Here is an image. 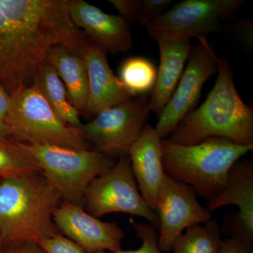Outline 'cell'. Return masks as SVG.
<instances>
[{
    "mask_svg": "<svg viewBox=\"0 0 253 253\" xmlns=\"http://www.w3.org/2000/svg\"><path fill=\"white\" fill-rule=\"evenodd\" d=\"M218 76L206 101L179 122L166 140L189 146L210 138L253 144V110L243 101L225 56L218 57Z\"/></svg>",
    "mask_w": 253,
    "mask_h": 253,
    "instance_id": "6da1fadb",
    "label": "cell"
},
{
    "mask_svg": "<svg viewBox=\"0 0 253 253\" xmlns=\"http://www.w3.org/2000/svg\"><path fill=\"white\" fill-rule=\"evenodd\" d=\"M62 197L41 172L0 180V234L4 246L59 234L53 214Z\"/></svg>",
    "mask_w": 253,
    "mask_h": 253,
    "instance_id": "7a4b0ae2",
    "label": "cell"
},
{
    "mask_svg": "<svg viewBox=\"0 0 253 253\" xmlns=\"http://www.w3.org/2000/svg\"><path fill=\"white\" fill-rule=\"evenodd\" d=\"M161 149L165 173L209 202L225 189L231 166L252 151L253 144L214 137L182 146L162 139Z\"/></svg>",
    "mask_w": 253,
    "mask_h": 253,
    "instance_id": "3957f363",
    "label": "cell"
},
{
    "mask_svg": "<svg viewBox=\"0 0 253 253\" xmlns=\"http://www.w3.org/2000/svg\"><path fill=\"white\" fill-rule=\"evenodd\" d=\"M10 139L33 145L91 150L79 130L63 123L33 83L10 95L6 119Z\"/></svg>",
    "mask_w": 253,
    "mask_h": 253,
    "instance_id": "277c9868",
    "label": "cell"
},
{
    "mask_svg": "<svg viewBox=\"0 0 253 253\" xmlns=\"http://www.w3.org/2000/svg\"><path fill=\"white\" fill-rule=\"evenodd\" d=\"M17 142L36 161L43 175L59 191L63 200L81 208L91 181L109 171L116 162L94 149Z\"/></svg>",
    "mask_w": 253,
    "mask_h": 253,
    "instance_id": "5b68a950",
    "label": "cell"
},
{
    "mask_svg": "<svg viewBox=\"0 0 253 253\" xmlns=\"http://www.w3.org/2000/svg\"><path fill=\"white\" fill-rule=\"evenodd\" d=\"M244 0H183L146 28L154 41H190L222 30Z\"/></svg>",
    "mask_w": 253,
    "mask_h": 253,
    "instance_id": "8992f818",
    "label": "cell"
},
{
    "mask_svg": "<svg viewBox=\"0 0 253 253\" xmlns=\"http://www.w3.org/2000/svg\"><path fill=\"white\" fill-rule=\"evenodd\" d=\"M83 208L96 218L117 212L139 216L158 229L157 214L139 192L128 154L118 158L109 171L91 181L84 194Z\"/></svg>",
    "mask_w": 253,
    "mask_h": 253,
    "instance_id": "52a82bcc",
    "label": "cell"
},
{
    "mask_svg": "<svg viewBox=\"0 0 253 253\" xmlns=\"http://www.w3.org/2000/svg\"><path fill=\"white\" fill-rule=\"evenodd\" d=\"M149 99V95H144L101 111L92 121L83 125L80 133L95 151L113 159L128 154L147 124Z\"/></svg>",
    "mask_w": 253,
    "mask_h": 253,
    "instance_id": "ba28073f",
    "label": "cell"
},
{
    "mask_svg": "<svg viewBox=\"0 0 253 253\" xmlns=\"http://www.w3.org/2000/svg\"><path fill=\"white\" fill-rule=\"evenodd\" d=\"M198 41L172 97L158 116L155 128L161 139L168 137L181 120L194 110L204 84L218 72V57L207 38H199Z\"/></svg>",
    "mask_w": 253,
    "mask_h": 253,
    "instance_id": "9c48e42d",
    "label": "cell"
},
{
    "mask_svg": "<svg viewBox=\"0 0 253 253\" xmlns=\"http://www.w3.org/2000/svg\"><path fill=\"white\" fill-rule=\"evenodd\" d=\"M155 212L158 218V246L162 253L172 251L175 240L188 228L212 219L200 204L191 186L165 174L158 191Z\"/></svg>",
    "mask_w": 253,
    "mask_h": 253,
    "instance_id": "30bf717a",
    "label": "cell"
},
{
    "mask_svg": "<svg viewBox=\"0 0 253 253\" xmlns=\"http://www.w3.org/2000/svg\"><path fill=\"white\" fill-rule=\"evenodd\" d=\"M58 231L86 253L122 250L124 231L116 222L100 220L85 210L62 200L53 214Z\"/></svg>",
    "mask_w": 253,
    "mask_h": 253,
    "instance_id": "8fae6325",
    "label": "cell"
},
{
    "mask_svg": "<svg viewBox=\"0 0 253 253\" xmlns=\"http://www.w3.org/2000/svg\"><path fill=\"white\" fill-rule=\"evenodd\" d=\"M237 206L238 212L228 215L221 231L231 236L253 243V163L251 160L239 159L229 171L225 189L210 201L211 212L226 206Z\"/></svg>",
    "mask_w": 253,
    "mask_h": 253,
    "instance_id": "7c38bea8",
    "label": "cell"
},
{
    "mask_svg": "<svg viewBox=\"0 0 253 253\" xmlns=\"http://www.w3.org/2000/svg\"><path fill=\"white\" fill-rule=\"evenodd\" d=\"M89 78V99L83 115L94 116L101 111L133 99L108 62L107 52L86 38L79 51Z\"/></svg>",
    "mask_w": 253,
    "mask_h": 253,
    "instance_id": "4fadbf2b",
    "label": "cell"
},
{
    "mask_svg": "<svg viewBox=\"0 0 253 253\" xmlns=\"http://www.w3.org/2000/svg\"><path fill=\"white\" fill-rule=\"evenodd\" d=\"M68 13L73 24L106 52L118 54L131 49L129 25L121 16L106 14L83 0H68Z\"/></svg>",
    "mask_w": 253,
    "mask_h": 253,
    "instance_id": "5bb4252c",
    "label": "cell"
},
{
    "mask_svg": "<svg viewBox=\"0 0 253 253\" xmlns=\"http://www.w3.org/2000/svg\"><path fill=\"white\" fill-rule=\"evenodd\" d=\"M161 140L156 128L147 123L128 151L138 189L145 202L153 211L166 174Z\"/></svg>",
    "mask_w": 253,
    "mask_h": 253,
    "instance_id": "9a60e30c",
    "label": "cell"
},
{
    "mask_svg": "<svg viewBox=\"0 0 253 253\" xmlns=\"http://www.w3.org/2000/svg\"><path fill=\"white\" fill-rule=\"evenodd\" d=\"M160 64L149 99L151 112L160 116L172 97L194 46L190 41L159 40Z\"/></svg>",
    "mask_w": 253,
    "mask_h": 253,
    "instance_id": "2e32d148",
    "label": "cell"
},
{
    "mask_svg": "<svg viewBox=\"0 0 253 253\" xmlns=\"http://www.w3.org/2000/svg\"><path fill=\"white\" fill-rule=\"evenodd\" d=\"M46 62L54 68L66 86L71 104L84 114L89 99V78L84 60L60 44L50 50Z\"/></svg>",
    "mask_w": 253,
    "mask_h": 253,
    "instance_id": "e0dca14e",
    "label": "cell"
},
{
    "mask_svg": "<svg viewBox=\"0 0 253 253\" xmlns=\"http://www.w3.org/2000/svg\"><path fill=\"white\" fill-rule=\"evenodd\" d=\"M34 83L55 114L65 124L79 130L83 123L79 111L68 100L66 86L52 66L43 63L33 78Z\"/></svg>",
    "mask_w": 253,
    "mask_h": 253,
    "instance_id": "ac0fdd59",
    "label": "cell"
},
{
    "mask_svg": "<svg viewBox=\"0 0 253 253\" xmlns=\"http://www.w3.org/2000/svg\"><path fill=\"white\" fill-rule=\"evenodd\" d=\"M221 228L216 219L186 229L173 244L172 253H218L221 241Z\"/></svg>",
    "mask_w": 253,
    "mask_h": 253,
    "instance_id": "d6986e66",
    "label": "cell"
},
{
    "mask_svg": "<svg viewBox=\"0 0 253 253\" xmlns=\"http://www.w3.org/2000/svg\"><path fill=\"white\" fill-rule=\"evenodd\" d=\"M157 69L150 60L132 56L123 61L120 68L119 81L133 98L147 95L152 91Z\"/></svg>",
    "mask_w": 253,
    "mask_h": 253,
    "instance_id": "ffe728a7",
    "label": "cell"
},
{
    "mask_svg": "<svg viewBox=\"0 0 253 253\" xmlns=\"http://www.w3.org/2000/svg\"><path fill=\"white\" fill-rule=\"evenodd\" d=\"M41 172L36 161L12 139H0V180Z\"/></svg>",
    "mask_w": 253,
    "mask_h": 253,
    "instance_id": "44dd1931",
    "label": "cell"
},
{
    "mask_svg": "<svg viewBox=\"0 0 253 253\" xmlns=\"http://www.w3.org/2000/svg\"><path fill=\"white\" fill-rule=\"evenodd\" d=\"M136 235L141 240V247L131 251H120L116 252H99L96 253H163L158 246L157 229L149 223L136 222L133 224Z\"/></svg>",
    "mask_w": 253,
    "mask_h": 253,
    "instance_id": "7402d4cb",
    "label": "cell"
},
{
    "mask_svg": "<svg viewBox=\"0 0 253 253\" xmlns=\"http://www.w3.org/2000/svg\"><path fill=\"white\" fill-rule=\"evenodd\" d=\"M172 4L171 0H141L136 22L147 28L170 9Z\"/></svg>",
    "mask_w": 253,
    "mask_h": 253,
    "instance_id": "603a6c76",
    "label": "cell"
},
{
    "mask_svg": "<svg viewBox=\"0 0 253 253\" xmlns=\"http://www.w3.org/2000/svg\"><path fill=\"white\" fill-rule=\"evenodd\" d=\"M46 253H86L71 240L61 233L41 240L38 243Z\"/></svg>",
    "mask_w": 253,
    "mask_h": 253,
    "instance_id": "cb8c5ba5",
    "label": "cell"
},
{
    "mask_svg": "<svg viewBox=\"0 0 253 253\" xmlns=\"http://www.w3.org/2000/svg\"><path fill=\"white\" fill-rule=\"evenodd\" d=\"M112 4L128 25L137 21L140 8V0H109Z\"/></svg>",
    "mask_w": 253,
    "mask_h": 253,
    "instance_id": "d4e9b609",
    "label": "cell"
},
{
    "mask_svg": "<svg viewBox=\"0 0 253 253\" xmlns=\"http://www.w3.org/2000/svg\"><path fill=\"white\" fill-rule=\"evenodd\" d=\"M218 253H253V244L236 236L221 241Z\"/></svg>",
    "mask_w": 253,
    "mask_h": 253,
    "instance_id": "484cf974",
    "label": "cell"
},
{
    "mask_svg": "<svg viewBox=\"0 0 253 253\" xmlns=\"http://www.w3.org/2000/svg\"><path fill=\"white\" fill-rule=\"evenodd\" d=\"M10 95L0 86V139H10L6 119L9 107Z\"/></svg>",
    "mask_w": 253,
    "mask_h": 253,
    "instance_id": "4316f807",
    "label": "cell"
},
{
    "mask_svg": "<svg viewBox=\"0 0 253 253\" xmlns=\"http://www.w3.org/2000/svg\"><path fill=\"white\" fill-rule=\"evenodd\" d=\"M4 246L2 253H46L38 243L32 241L14 243Z\"/></svg>",
    "mask_w": 253,
    "mask_h": 253,
    "instance_id": "83f0119b",
    "label": "cell"
},
{
    "mask_svg": "<svg viewBox=\"0 0 253 253\" xmlns=\"http://www.w3.org/2000/svg\"><path fill=\"white\" fill-rule=\"evenodd\" d=\"M236 32L237 34L240 35L243 39L251 42V38L252 40L253 36V23L252 21H247L238 23L235 25Z\"/></svg>",
    "mask_w": 253,
    "mask_h": 253,
    "instance_id": "f1b7e54d",
    "label": "cell"
},
{
    "mask_svg": "<svg viewBox=\"0 0 253 253\" xmlns=\"http://www.w3.org/2000/svg\"><path fill=\"white\" fill-rule=\"evenodd\" d=\"M4 242H3L2 238H1V234H0V253H2L3 249H4Z\"/></svg>",
    "mask_w": 253,
    "mask_h": 253,
    "instance_id": "f546056e",
    "label": "cell"
}]
</instances>
